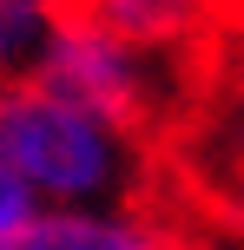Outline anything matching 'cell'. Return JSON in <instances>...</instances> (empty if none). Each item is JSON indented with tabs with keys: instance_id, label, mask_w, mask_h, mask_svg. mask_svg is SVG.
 Returning <instances> with one entry per match:
<instances>
[{
	"instance_id": "cell-1",
	"label": "cell",
	"mask_w": 244,
	"mask_h": 250,
	"mask_svg": "<svg viewBox=\"0 0 244 250\" xmlns=\"http://www.w3.org/2000/svg\"><path fill=\"white\" fill-rule=\"evenodd\" d=\"M0 165L26 178L46 211H86V204H132L145 185L139 132L86 112L79 99L13 79L0 86Z\"/></svg>"
},
{
	"instance_id": "cell-2",
	"label": "cell",
	"mask_w": 244,
	"mask_h": 250,
	"mask_svg": "<svg viewBox=\"0 0 244 250\" xmlns=\"http://www.w3.org/2000/svg\"><path fill=\"white\" fill-rule=\"evenodd\" d=\"M40 86L79 99L86 112L126 125V132H145L165 105V73H158V53L132 46V40L106 33V26L79 20L73 7L60 13V33H53L46 60H40Z\"/></svg>"
},
{
	"instance_id": "cell-3",
	"label": "cell",
	"mask_w": 244,
	"mask_h": 250,
	"mask_svg": "<svg viewBox=\"0 0 244 250\" xmlns=\"http://www.w3.org/2000/svg\"><path fill=\"white\" fill-rule=\"evenodd\" d=\"M13 250H198V244L145 204H86V211H40Z\"/></svg>"
},
{
	"instance_id": "cell-4",
	"label": "cell",
	"mask_w": 244,
	"mask_h": 250,
	"mask_svg": "<svg viewBox=\"0 0 244 250\" xmlns=\"http://www.w3.org/2000/svg\"><path fill=\"white\" fill-rule=\"evenodd\" d=\"M66 7H73L79 20H92V26H106V33L145 46V53L185 46V40L198 33V20H205V0H66Z\"/></svg>"
},
{
	"instance_id": "cell-5",
	"label": "cell",
	"mask_w": 244,
	"mask_h": 250,
	"mask_svg": "<svg viewBox=\"0 0 244 250\" xmlns=\"http://www.w3.org/2000/svg\"><path fill=\"white\" fill-rule=\"evenodd\" d=\"M60 13L66 0H0V86L40 73L53 33H60Z\"/></svg>"
},
{
	"instance_id": "cell-6",
	"label": "cell",
	"mask_w": 244,
	"mask_h": 250,
	"mask_svg": "<svg viewBox=\"0 0 244 250\" xmlns=\"http://www.w3.org/2000/svg\"><path fill=\"white\" fill-rule=\"evenodd\" d=\"M40 211H46V204L26 191V178L0 165V250H13V244H20V237H26V224H33Z\"/></svg>"
}]
</instances>
